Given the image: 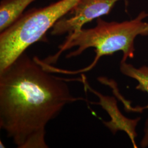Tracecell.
<instances>
[{
  "instance_id": "1",
  "label": "cell",
  "mask_w": 148,
  "mask_h": 148,
  "mask_svg": "<svg viewBox=\"0 0 148 148\" xmlns=\"http://www.w3.org/2000/svg\"><path fill=\"white\" fill-rule=\"evenodd\" d=\"M51 73L25 52L0 71V128L17 148H48L49 122L65 106L87 101L73 95L67 79Z\"/></svg>"
},
{
  "instance_id": "2",
  "label": "cell",
  "mask_w": 148,
  "mask_h": 148,
  "mask_svg": "<svg viewBox=\"0 0 148 148\" xmlns=\"http://www.w3.org/2000/svg\"><path fill=\"white\" fill-rule=\"evenodd\" d=\"M148 16L145 12H141L134 19L123 22H108L97 18L95 27L84 29L68 35L66 40L59 47L56 54L43 59L48 64L55 63L64 51L71 48L77 47L69 53L66 58L75 57L89 48H95V56L92 63L86 68L77 71H68L55 67L52 68L53 73L76 74L87 72L95 67L99 59L103 56H111L118 51H122L121 61L126 62L127 59L134 57V40L138 36H148V22L143 20Z\"/></svg>"
},
{
  "instance_id": "3",
  "label": "cell",
  "mask_w": 148,
  "mask_h": 148,
  "mask_svg": "<svg viewBox=\"0 0 148 148\" xmlns=\"http://www.w3.org/2000/svg\"><path fill=\"white\" fill-rule=\"evenodd\" d=\"M80 0H59L45 7L23 13L1 32L0 71L7 68L32 44L68 14Z\"/></svg>"
},
{
  "instance_id": "4",
  "label": "cell",
  "mask_w": 148,
  "mask_h": 148,
  "mask_svg": "<svg viewBox=\"0 0 148 148\" xmlns=\"http://www.w3.org/2000/svg\"><path fill=\"white\" fill-rule=\"evenodd\" d=\"M120 0H80L69 13L68 18H62L53 26L51 35H68L79 32L85 24L108 14Z\"/></svg>"
},
{
  "instance_id": "5",
  "label": "cell",
  "mask_w": 148,
  "mask_h": 148,
  "mask_svg": "<svg viewBox=\"0 0 148 148\" xmlns=\"http://www.w3.org/2000/svg\"><path fill=\"white\" fill-rule=\"evenodd\" d=\"M77 81L83 82L85 89L90 90L99 97V102L91 103L101 105L111 117L110 121L103 122L106 126L111 131L113 134H115L119 130L125 131L131 139L133 147L134 148H137V145L135 141V138L137 136L136 127L137 125L138 122L140 120V118L131 120L124 116L119 110L117 106L116 101H115V98L102 95L100 93L92 89L88 85L84 75H82L81 78L77 79Z\"/></svg>"
},
{
  "instance_id": "6",
  "label": "cell",
  "mask_w": 148,
  "mask_h": 148,
  "mask_svg": "<svg viewBox=\"0 0 148 148\" xmlns=\"http://www.w3.org/2000/svg\"><path fill=\"white\" fill-rule=\"evenodd\" d=\"M120 71L125 76L136 79L138 82L136 90L147 92L148 94V66H143L136 68L132 65L127 63V62L121 61ZM124 106L126 110L129 111L140 112L143 110L148 109V104L145 106H137L133 108L129 101H126ZM145 134L141 141V146L145 148L148 146V120L147 121L144 129Z\"/></svg>"
},
{
  "instance_id": "7",
  "label": "cell",
  "mask_w": 148,
  "mask_h": 148,
  "mask_svg": "<svg viewBox=\"0 0 148 148\" xmlns=\"http://www.w3.org/2000/svg\"><path fill=\"white\" fill-rule=\"evenodd\" d=\"M35 0H2L0 3V32L4 31L23 14Z\"/></svg>"
}]
</instances>
